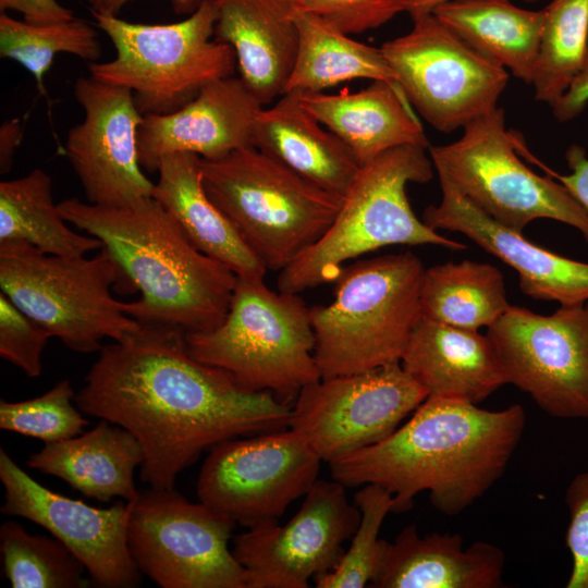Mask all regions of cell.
Segmentation results:
<instances>
[{
  "mask_svg": "<svg viewBox=\"0 0 588 588\" xmlns=\"http://www.w3.org/2000/svg\"><path fill=\"white\" fill-rule=\"evenodd\" d=\"M181 329L143 324L102 346L75 395L85 414L119 425L143 449L139 478L172 489L207 449L240 436L284 430L293 404L240 387L194 358Z\"/></svg>",
  "mask_w": 588,
  "mask_h": 588,
  "instance_id": "1",
  "label": "cell"
},
{
  "mask_svg": "<svg viewBox=\"0 0 588 588\" xmlns=\"http://www.w3.org/2000/svg\"><path fill=\"white\" fill-rule=\"evenodd\" d=\"M525 424L519 404L488 411L428 396L388 438L329 463L331 477L345 487L385 488L394 513L409 510L419 492L429 491L432 505L454 516L504 474Z\"/></svg>",
  "mask_w": 588,
  "mask_h": 588,
  "instance_id": "2",
  "label": "cell"
},
{
  "mask_svg": "<svg viewBox=\"0 0 588 588\" xmlns=\"http://www.w3.org/2000/svg\"><path fill=\"white\" fill-rule=\"evenodd\" d=\"M58 208L69 223L98 238L112 254L130 293H140L138 299L122 303L138 323L195 333L222 322L237 275L198 250L155 198L123 206L68 198Z\"/></svg>",
  "mask_w": 588,
  "mask_h": 588,
  "instance_id": "3",
  "label": "cell"
},
{
  "mask_svg": "<svg viewBox=\"0 0 588 588\" xmlns=\"http://www.w3.org/2000/svg\"><path fill=\"white\" fill-rule=\"evenodd\" d=\"M425 150L413 145L400 146L363 166L327 231L280 271L278 290L299 294L334 282L346 261L387 246L466 249L465 244L428 226L411 207L406 185L426 183L432 177L433 164Z\"/></svg>",
  "mask_w": 588,
  "mask_h": 588,
  "instance_id": "4",
  "label": "cell"
},
{
  "mask_svg": "<svg viewBox=\"0 0 588 588\" xmlns=\"http://www.w3.org/2000/svg\"><path fill=\"white\" fill-rule=\"evenodd\" d=\"M425 269L409 252L357 260L342 269L333 301L309 308L321 378L401 363L422 318Z\"/></svg>",
  "mask_w": 588,
  "mask_h": 588,
  "instance_id": "5",
  "label": "cell"
},
{
  "mask_svg": "<svg viewBox=\"0 0 588 588\" xmlns=\"http://www.w3.org/2000/svg\"><path fill=\"white\" fill-rule=\"evenodd\" d=\"M264 278L237 277L222 322L186 333V345L194 358L228 372L243 389L292 404L321 379L309 308L298 294L271 290Z\"/></svg>",
  "mask_w": 588,
  "mask_h": 588,
  "instance_id": "6",
  "label": "cell"
},
{
  "mask_svg": "<svg viewBox=\"0 0 588 588\" xmlns=\"http://www.w3.org/2000/svg\"><path fill=\"white\" fill-rule=\"evenodd\" d=\"M204 187L265 268L281 271L317 242L342 197L254 146L201 158Z\"/></svg>",
  "mask_w": 588,
  "mask_h": 588,
  "instance_id": "7",
  "label": "cell"
},
{
  "mask_svg": "<svg viewBox=\"0 0 588 588\" xmlns=\"http://www.w3.org/2000/svg\"><path fill=\"white\" fill-rule=\"evenodd\" d=\"M0 287L20 309L70 350L93 353L139 327L111 289L128 291L112 254L91 258L46 254L17 241L0 242Z\"/></svg>",
  "mask_w": 588,
  "mask_h": 588,
  "instance_id": "8",
  "label": "cell"
},
{
  "mask_svg": "<svg viewBox=\"0 0 588 588\" xmlns=\"http://www.w3.org/2000/svg\"><path fill=\"white\" fill-rule=\"evenodd\" d=\"M91 15L111 40L115 56L106 62H90L89 75L130 89L144 115L173 112L204 86L234 72V50L213 39L217 14L209 0L183 21L169 24Z\"/></svg>",
  "mask_w": 588,
  "mask_h": 588,
  "instance_id": "9",
  "label": "cell"
},
{
  "mask_svg": "<svg viewBox=\"0 0 588 588\" xmlns=\"http://www.w3.org/2000/svg\"><path fill=\"white\" fill-rule=\"evenodd\" d=\"M461 138L430 146L438 173L498 223L523 233L536 219L576 229L588 242V213L553 177L540 176L518 158L502 108L464 127Z\"/></svg>",
  "mask_w": 588,
  "mask_h": 588,
  "instance_id": "10",
  "label": "cell"
},
{
  "mask_svg": "<svg viewBox=\"0 0 588 588\" xmlns=\"http://www.w3.org/2000/svg\"><path fill=\"white\" fill-rule=\"evenodd\" d=\"M236 525L174 488H150L133 502L127 542L139 571L161 588H247L246 571L229 549Z\"/></svg>",
  "mask_w": 588,
  "mask_h": 588,
  "instance_id": "11",
  "label": "cell"
},
{
  "mask_svg": "<svg viewBox=\"0 0 588 588\" xmlns=\"http://www.w3.org/2000/svg\"><path fill=\"white\" fill-rule=\"evenodd\" d=\"M380 48L408 102L436 130L450 133L497 108L505 69L481 57L433 13Z\"/></svg>",
  "mask_w": 588,
  "mask_h": 588,
  "instance_id": "12",
  "label": "cell"
},
{
  "mask_svg": "<svg viewBox=\"0 0 588 588\" xmlns=\"http://www.w3.org/2000/svg\"><path fill=\"white\" fill-rule=\"evenodd\" d=\"M487 335L507 383L552 417L588 419L586 304L560 305L548 316L511 305Z\"/></svg>",
  "mask_w": 588,
  "mask_h": 588,
  "instance_id": "13",
  "label": "cell"
},
{
  "mask_svg": "<svg viewBox=\"0 0 588 588\" xmlns=\"http://www.w3.org/2000/svg\"><path fill=\"white\" fill-rule=\"evenodd\" d=\"M428 396L401 363L321 378L298 392L290 428L331 463L388 438Z\"/></svg>",
  "mask_w": 588,
  "mask_h": 588,
  "instance_id": "14",
  "label": "cell"
},
{
  "mask_svg": "<svg viewBox=\"0 0 588 588\" xmlns=\"http://www.w3.org/2000/svg\"><path fill=\"white\" fill-rule=\"evenodd\" d=\"M321 462L291 428L230 439L210 449L197 495L246 528L278 520L316 482Z\"/></svg>",
  "mask_w": 588,
  "mask_h": 588,
  "instance_id": "15",
  "label": "cell"
},
{
  "mask_svg": "<svg viewBox=\"0 0 588 588\" xmlns=\"http://www.w3.org/2000/svg\"><path fill=\"white\" fill-rule=\"evenodd\" d=\"M345 488L317 479L285 525L266 522L234 537L232 551L246 571L247 588H307L310 578L335 568L360 519Z\"/></svg>",
  "mask_w": 588,
  "mask_h": 588,
  "instance_id": "16",
  "label": "cell"
},
{
  "mask_svg": "<svg viewBox=\"0 0 588 588\" xmlns=\"http://www.w3.org/2000/svg\"><path fill=\"white\" fill-rule=\"evenodd\" d=\"M1 513L30 520L61 540L84 564L91 583L103 588H132L140 575L127 542L132 501L97 509L44 487L0 450Z\"/></svg>",
  "mask_w": 588,
  "mask_h": 588,
  "instance_id": "17",
  "label": "cell"
},
{
  "mask_svg": "<svg viewBox=\"0 0 588 588\" xmlns=\"http://www.w3.org/2000/svg\"><path fill=\"white\" fill-rule=\"evenodd\" d=\"M73 94L84 119L70 128L64 151L87 201L123 206L151 197L155 183L138 152L144 114L132 91L89 75L75 81Z\"/></svg>",
  "mask_w": 588,
  "mask_h": 588,
  "instance_id": "18",
  "label": "cell"
},
{
  "mask_svg": "<svg viewBox=\"0 0 588 588\" xmlns=\"http://www.w3.org/2000/svg\"><path fill=\"white\" fill-rule=\"evenodd\" d=\"M264 107L241 77L213 81L182 108L144 115L138 131L140 164L145 171L157 172L160 160L170 154L218 159L254 146L255 125Z\"/></svg>",
  "mask_w": 588,
  "mask_h": 588,
  "instance_id": "19",
  "label": "cell"
},
{
  "mask_svg": "<svg viewBox=\"0 0 588 588\" xmlns=\"http://www.w3.org/2000/svg\"><path fill=\"white\" fill-rule=\"evenodd\" d=\"M441 200L428 206L422 221L431 229L460 232L518 273L528 297L561 306L588 302V264L573 260L524 237L482 212L450 181L439 176Z\"/></svg>",
  "mask_w": 588,
  "mask_h": 588,
  "instance_id": "20",
  "label": "cell"
},
{
  "mask_svg": "<svg viewBox=\"0 0 588 588\" xmlns=\"http://www.w3.org/2000/svg\"><path fill=\"white\" fill-rule=\"evenodd\" d=\"M505 556L493 543L476 541L464 548L460 534L420 536L416 524L402 529L393 542L381 540L371 587L499 588Z\"/></svg>",
  "mask_w": 588,
  "mask_h": 588,
  "instance_id": "21",
  "label": "cell"
},
{
  "mask_svg": "<svg viewBox=\"0 0 588 588\" xmlns=\"http://www.w3.org/2000/svg\"><path fill=\"white\" fill-rule=\"evenodd\" d=\"M215 38L234 50L240 77L265 106L284 94L296 58L294 0H209Z\"/></svg>",
  "mask_w": 588,
  "mask_h": 588,
  "instance_id": "22",
  "label": "cell"
},
{
  "mask_svg": "<svg viewBox=\"0 0 588 588\" xmlns=\"http://www.w3.org/2000/svg\"><path fill=\"white\" fill-rule=\"evenodd\" d=\"M401 365L429 396L478 404L507 384L487 334L425 317L414 329Z\"/></svg>",
  "mask_w": 588,
  "mask_h": 588,
  "instance_id": "23",
  "label": "cell"
},
{
  "mask_svg": "<svg viewBox=\"0 0 588 588\" xmlns=\"http://www.w3.org/2000/svg\"><path fill=\"white\" fill-rule=\"evenodd\" d=\"M372 82L356 93L296 95L305 109L351 149L362 167L400 146L429 148L422 125L397 83Z\"/></svg>",
  "mask_w": 588,
  "mask_h": 588,
  "instance_id": "24",
  "label": "cell"
},
{
  "mask_svg": "<svg viewBox=\"0 0 588 588\" xmlns=\"http://www.w3.org/2000/svg\"><path fill=\"white\" fill-rule=\"evenodd\" d=\"M253 145L339 197L345 195L362 168L351 149L292 93L261 109Z\"/></svg>",
  "mask_w": 588,
  "mask_h": 588,
  "instance_id": "25",
  "label": "cell"
},
{
  "mask_svg": "<svg viewBox=\"0 0 588 588\" xmlns=\"http://www.w3.org/2000/svg\"><path fill=\"white\" fill-rule=\"evenodd\" d=\"M157 173L151 197L175 219L198 250L222 262L237 277H265V266L208 196L199 156L167 155Z\"/></svg>",
  "mask_w": 588,
  "mask_h": 588,
  "instance_id": "26",
  "label": "cell"
},
{
  "mask_svg": "<svg viewBox=\"0 0 588 588\" xmlns=\"http://www.w3.org/2000/svg\"><path fill=\"white\" fill-rule=\"evenodd\" d=\"M143 461V449L133 434L101 419L87 432L46 443L26 464L62 479L85 497L108 502L117 497L125 501L138 497L134 471Z\"/></svg>",
  "mask_w": 588,
  "mask_h": 588,
  "instance_id": "27",
  "label": "cell"
},
{
  "mask_svg": "<svg viewBox=\"0 0 588 588\" xmlns=\"http://www.w3.org/2000/svg\"><path fill=\"white\" fill-rule=\"evenodd\" d=\"M433 14L481 57L532 85L543 10H526L511 0H452Z\"/></svg>",
  "mask_w": 588,
  "mask_h": 588,
  "instance_id": "28",
  "label": "cell"
},
{
  "mask_svg": "<svg viewBox=\"0 0 588 588\" xmlns=\"http://www.w3.org/2000/svg\"><path fill=\"white\" fill-rule=\"evenodd\" d=\"M298 47L284 94L323 91L355 78L395 81L381 48L350 37L320 17L296 11Z\"/></svg>",
  "mask_w": 588,
  "mask_h": 588,
  "instance_id": "29",
  "label": "cell"
},
{
  "mask_svg": "<svg viewBox=\"0 0 588 588\" xmlns=\"http://www.w3.org/2000/svg\"><path fill=\"white\" fill-rule=\"evenodd\" d=\"M420 302L422 317L469 330L488 329L511 306L502 272L467 259L425 269Z\"/></svg>",
  "mask_w": 588,
  "mask_h": 588,
  "instance_id": "30",
  "label": "cell"
},
{
  "mask_svg": "<svg viewBox=\"0 0 588 588\" xmlns=\"http://www.w3.org/2000/svg\"><path fill=\"white\" fill-rule=\"evenodd\" d=\"M52 196V181L42 169L0 183V242L17 241L51 255L79 257L102 243L73 231Z\"/></svg>",
  "mask_w": 588,
  "mask_h": 588,
  "instance_id": "31",
  "label": "cell"
},
{
  "mask_svg": "<svg viewBox=\"0 0 588 588\" xmlns=\"http://www.w3.org/2000/svg\"><path fill=\"white\" fill-rule=\"evenodd\" d=\"M543 13L532 85L536 100L554 106L588 63V0H552Z\"/></svg>",
  "mask_w": 588,
  "mask_h": 588,
  "instance_id": "32",
  "label": "cell"
},
{
  "mask_svg": "<svg viewBox=\"0 0 588 588\" xmlns=\"http://www.w3.org/2000/svg\"><path fill=\"white\" fill-rule=\"evenodd\" d=\"M69 53L97 62L101 44L97 32L84 20L74 17L52 24H33L0 13V57L24 66L45 93L44 77L54 57Z\"/></svg>",
  "mask_w": 588,
  "mask_h": 588,
  "instance_id": "33",
  "label": "cell"
},
{
  "mask_svg": "<svg viewBox=\"0 0 588 588\" xmlns=\"http://www.w3.org/2000/svg\"><path fill=\"white\" fill-rule=\"evenodd\" d=\"M3 573L13 588H82V561L58 538L32 535L19 523L0 527Z\"/></svg>",
  "mask_w": 588,
  "mask_h": 588,
  "instance_id": "34",
  "label": "cell"
},
{
  "mask_svg": "<svg viewBox=\"0 0 588 588\" xmlns=\"http://www.w3.org/2000/svg\"><path fill=\"white\" fill-rule=\"evenodd\" d=\"M354 504L360 519L351 546L334 569L314 578L317 588H363L371 584L381 550L379 532L393 511V495L379 485L366 483L356 492Z\"/></svg>",
  "mask_w": 588,
  "mask_h": 588,
  "instance_id": "35",
  "label": "cell"
},
{
  "mask_svg": "<svg viewBox=\"0 0 588 588\" xmlns=\"http://www.w3.org/2000/svg\"><path fill=\"white\" fill-rule=\"evenodd\" d=\"M75 395L71 382L64 379L34 399L20 402L1 400L0 428L45 443L76 437L83 432L88 420L72 404Z\"/></svg>",
  "mask_w": 588,
  "mask_h": 588,
  "instance_id": "36",
  "label": "cell"
},
{
  "mask_svg": "<svg viewBox=\"0 0 588 588\" xmlns=\"http://www.w3.org/2000/svg\"><path fill=\"white\" fill-rule=\"evenodd\" d=\"M50 333L0 293V356L28 377L42 372V352Z\"/></svg>",
  "mask_w": 588,
  "mask_h": 588,
  "instance_id": "37",
  "label": "cell"
},
{
  "mask_svg": "<svg viewBox=\"0 0 588 588\" xmlns=\"http://www.w3.org/2000/svg\"><path fill=\"white\" fill-rule=\"evenodd\" d=\"M296 11L314 14L344 34L377 28L407 11L406 0H294Z\"/></svg>",
  "mask_w": 588,
  "mask_h": 588,
  "instance_id": "38",
  "label": "cell"
},
{
  "mask_svg": "<svg viewBox=\"0 0 588 588\" xmlns=\"http://www.w3.org/2000/svg\"><path fill=\"white\" fill-rule=\"evenodd\" d=\"M564 500L569 513L566 546L573 560L566 587L588 588V471L571 480Z\"/></svg>",
  "mask_w": 588,
  "mask_h": 588,
  "instance_id": "39",
  "label": "cell"
},
{
  "mask_svg": "<svg viewBox=\"0 0 588 588\" xmlns=\"http://www.w3.org/2000/svg\"><path fill=\"white\" fill-rule=\"evenodd\" d=\"M565 159L572 173L561 175L544 164L541 167L548 175L561 183L588 213V159L586 151L578 145H572L565 152Z\"/></svg>",
  "mask_w": 588,
  "mask_h": 588,
  "instance_id": "40",
  "label": "cell"
},
{
  "mask_svg": "<svg viewBox=\"0 0 588 588\" xmlns=\"http://www.w3.org/2000/svg\"><path fill=\"white\" fill-rule=\"evenodd\" d=\"M0 10L17 12L23 20L33 24H52L76 17L71 9L58 0H0Z\"/></svg>",
  "mask_w": 588,
  "mask_h": 588,
  "instance_id": "41",
  "label": "cell"
},
{
  "mask_svg": "<svg viewBox=\"0 0 588 588\" xmlns=\"http://www.w3.org/2000/svg\"><path fill=\"white\" fill-rule=\"evenodd\" d=\"M588 101V63L566 94L554 105L556 119L566 121L578 114Z\"/></svg>",
  "mask_w": 588,
  "mask_h": 588,
  "instance_id": "42",
  "label": "cell"
},
{
  "mask_svg": "<svg viewBox=\"0 0 588 588\" xmlns=\"http://www.w3.org/2000/svg\"><path fill=\"white\" fill-rule=\"evenodd\" d=\"M24 135V124L19 119L4 121L0 126V172L8 173Z\"/></svg>",
  "mask_w": 588,
  "mask_h": 588,
  "instance_id": "43",
  "label": "cell"
},
{
  "mask_svg": "<svg viewBox=\"0 0 588 588\" xmlns=\"http://www.w3.org/2000/svg\"><path fill=\"white\" fill-rule=\"evenodd\" d=\"M134 0H85L91 14L119 15L121 10ZM204 0H171L177 14H192Z\"/></svg>",
  "mask_w": 588,
  "mask_h": 588,
  "instance_id": "44",
  "label": "cell"
},
{
  "mask_svg": "<svg viewBox=\"0 0 588 588\" xmlns=\"http://www.w3.org/2000/svg\"><path fill=\"white\" fill-rule=\"evenodd\" d=\"M452 0H406L407 13L414 20L416 17L433 13L441 4Z\"/></svg>",
  "mask_w": 588,
  "mask_h": 588,
  "instance_id": "45",
  "label": "cell"
},
{
  "mask_svg": "<svg viewBox=\"0 0 588 588\" xmlns=\"http://www.w3.org/2000/svg\"><path fill=\"white\" fill-rule=\"evenodd\" d=\"M524 1H526V2H535L537 0H524Z\"/></svg>",
  "mask_w": 588,
  "mask_h": 588,
  "instance_id": "46",
  "label": "cell"
},
{
  "mask_svg": "<svg viewBox=\"0 0 588 588\" xmlns=\"http://www.w3.org/2000/svg\"><path fill=\"white\" fill-rule=\"evenodd\" d=\"M586 307L588 308V302L586 303Z\"/></svg>",
  "mask_w": 588,
  "mask_h": 588,
  "instance_id": "47",
  "label": "cell"
}]
</instances>
